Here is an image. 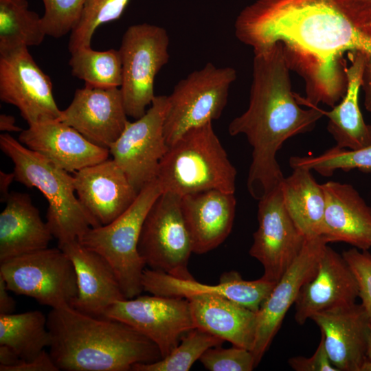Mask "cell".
Segmentation results:
<instances>
[{
	"instance_id": "74e56055",
	"label": "cell",
	"mask_w": 371,
	"mask_h": 371,
	"mask_svg": "<svg viewBox=\"0 0 371 371\" xmlns=\"http://www.w3.org/2000/svg\"><path fill=\"white\" fill-rule=\"evenodd\" d=\"M288 363L295 371H338L328 357L322 337L313 355L308 358L293 357L289 359Z\"/></svg>"
},
{
	"instance_id": "484cf974",
	"label": "cell",
	"mask_w": 371,
	"mask_h": 371,
	"mask_svg": "<svg viewBox=\"0 0 371 371\" xmlns=\"http://www.w3.org/2000/svg\"><path fill=\"white\" fill-rule=\"evenodd\" d=\"M187 299L196 328L233 346L252 350L257 328L256 312L219 296L198 295Z\"/></svg>"
},
{
	"instance_id": "f1b7e54d",
	"label": "cell",
	"mask_w": 371,
	"mask_h": 371,
	"mask_svg": "<svg viewBox=\"0 0 371 371\" xmlns=\"http://www.w3.org/2000/svg\"><path fill=\"white\" fill-rule=\"evenodd\" d=\"M47 317L38 311L0 315V344L12 348L23 361L38 355L51 344Z\"/></svg>"
},
{
	"instance_id": "d6986e66",
	"label": "cell",
	"mask_w": 371,
	"mask_h": 371,
	"mask_svg": "<svg viewBox=\"0 0 371 371\" xmlns=\"http://www.w3.org/2000/svg\"><path fill=\"white\" fill-rule=\"evenodd\" d=\"M276 284L262 278L245 280L236 271L225 273L216 285L205 284L194 278L180 279L150 269H145L142 276L144 290L153 295L183 298L198 295L219 296L256 313Z\"/></svg>"
},
{
	"instance_id": "7c38bea8",
	"label": "cell",
	"mask_w": 371,
	"mask_h": 371,
	"mask_svg": "<svg viewBox=\"0 0 371 371\" xmlns=\"http://www.w3.org/2000/svg\"><path fill=\"white\" fill-rule=\"evenodd\" d=\"M102 317L124 322L148 338L162 358L178 346L187 332L196 328L189 300L183 297L138 295L116 302Z\"/></svg>"
},
{
	"instance_id": "4fadbf2b",
	"label": "cell",
	"mask_w": 371,
	"mask_h": 371,
	"mask_svg": "<svg viewBox=\"0 0 371 371\" xmlns=\"http://www.w3.org/2000/svg\"><path fill=\"white\" fill-rule=\"evenodd\" d=\"M22 47L0 55V99L15 106L28 125L59 120L50 78Z\"/></svg>"
},
{
	"instance_id": "f6af8a7d",
	"label": "cell",
	"mask_w": 371,
	"mask_h": 371,
	"mask_svg": "<svg viewBox=\"0 0 371 371\" xmlns=\"http://www.w3.org/2000/svg\"><path fill=\"white\" fill-rule=\"evenodd\" d=\"M361 371H371V363L366 361Z\"/></svg>"
},
{
	"instance_id": "8d00e7d4",
	"label": "cell",
	"mask_w": 371,
	"mask_h": 371,
	"mask_svg": "<svg viewBox=\"0 0 371 371\" xmlns=\"http://www.w3.org/2000/svg\"><path fill=\"white\" fill-rule=\"evenodd\" d=\"M358 284L361 304L371 319V254L352 247L342 253Z\"/></svg>"
},
{
	"instance_id": "52a82bcc",
	"label": "cell",
	"mask_w": 371,
	"mask_h": 371,
	"mask_svg": "<svg viewBox=\"0 0 371 371\" xmlns=\"http://www.w3.org/2000/svg\"><path fill=\"white\" fill-rule=\"evenodd\" d=\"M236 79L234 68L207 63L179 81L168 95L164 119L168 146L189 129L218 120Z\"/></svg>"
},
{
	"instance_id": "ba28073f",
	"label": "cell",
	"mask_w": 371,
	"mask_h": 371,
	"mask_svg": "<svg viewBox=\"0 0 371 371\" xmlns=\"http://www.w3.org/2000/svg\"><path fill=\"white\" fill-rule=\"evenodd\" d=\"M169 44L167 31L153 24L132 25L123 34L119 49L122 67L120 89L128 116L137 120L151 104L155 76L170 58Z\"/></svg>"
},
{
	"instance_id": "ab89813d",
	"label": "cell",
	"mask_w": 371,
	"mask_h": 371,
	"mask_svg": "<svg viewBox=\"0 0 371 371\" xmlns=\"http://www.w3.org/2000/svg\"><path fill=\"white\" fill-rule=\"evenodd\" d=\"M9 291L4 279L0 276V315L12 314L15 310L16 302Z\"/></svg>"
},
{
	"instance_id": "ee69618b",
	"label": "cell",
	"mask_w": 371,
	"mask_h": 371,
	"mask_svg": "<svg viewBox=\"0 0 371 371\" xmlns=\"http://www.w3.org/2000/svg\"><path fill=\"white\" fill-rule=\"evenodd\" d=\"M366 358L367 361L371 363V320L369 324L367 336Z\"/></svg>"
},
{
	"instance_id": "e575fe53",
	"label": "cell",
	"mask_w": 371,
	"mask_h": 371,
	"mask_svg": "<svg viewBox=\"0 0 371 371\" xmlns=\"http://www.w3.org/2000/svg\"><path fill=\"white\" fill-rule=\"evenodd\" d=\"M41 24L46 36L56 38L71 32L79 23L87 0H42Z\"/></svg>"
},
{
	"instance_id": "7bdbcfd3",
	"label": "cell",
	"mask_w": 371,
	"mask_h": 371,
	"mask_svg": "<svg viewBox=\"0 0 371 371\" xmlns=\"http://www.w3.org/2000/svg\"><path fill=\"white\" fill-rule=\"evenodd\" d=\"M0 130L5 132H21V128L16 124L15 118L5 113L0 115Z\"/></svg>"
},
{
	"instance_id": "7a4b0ae2",
	"label": "cell",
	"mask_w": 371,
	"mask_h": 371,
	"mask_svg": "<svg viewBox=\"0 0 371 371\" xmlns=\"http://www.w3.org/2000/svg\"><path fill=\"white\" fill-rule=\"evenodd\" d=\"M254 54L249 106L229 123L228 132L245 135L252 147L247 187L258 201L284 178L276 159L284 142L312 131L324 115L318 106L303 109L297 102L280 42Z\"/></svg>"
},
{
	"instance_id": "d590c367",
	"label": "cell",
	"mask_w": 371,
	"mask_h": 371,
	"mask_svg": "<svg viewBox=\"0 0 371 371\" xmlns=\"http://www.w3.org/2000/svg\"><path fill=\"white\" fill-rule=\"evenodd\" d=\"M199 361L210 371H251L256 368L251 351L235 346L229 348L221 346L210 348Z\"/></svg>"
},
{
	"instance_id": "b9f144b4",
	"label": "cell",
	"mask_w": 371,
	"mask_h": 371,
	"mask_svg": "<svg viewBox=\"0 0 371 371\" xmlns=\"http://www.w3.org/2000/svg\"><path fill=\"white\" fill-rule=\"evenodd\" d=\"M15 181V177L14 172H5L4 171H0V200L1 202L5 203L7 199L10 192L9 187L11 183Z\"/></svg>"
},
{
	"instance_id": "d6a6232c",
	"label": "cell",
	"mask_w": 371,
	"mask_h": 371,
	"mask_svg": "<svg viewBox=\"0 0 371 371\" xmlns=\"http://www.w3.org/2000/svg\"><path fill=\"white\" fill-rule=\"evenodd\" d=\"M289 165L292 168L313 170L324 177L331 176L337 170L368 172L371 170V145L358 150H346L335 146L316 157H291Z\"/></svg>"
},
{
	"instance_id": "9a60e30c",
	"label": "cell",
	"mask_w": 371,
	"mask_h": 371,
	"mask_svg": "<svg viewBox=\"0 0 371 371\" xmlns=\"http://www.w3.org/2000/svg\"><path fill=\"white\" fill-rule=\"evenodd\" d=\"M328 243L322 237L307 239L299 256L276 282L257 312V328L251 350L256 367L279 330L302 286L314 274Z\"/></svg>"
},
{
	"instance_id": "5bb4252c",
	"label": "cell",
	"mask_w": 371,
	"mask_h": 371,
	"mask_svg": "<svg viewBox=\"0 0 371 371\" xmlns=\"http://www.w3.org/2000/svg\"><path fill=\"white\" fill-rule=\"evenodd\" d=\"M258 221L249 253L262 265V278L276 283L306 240L284 207L280 185L258 200Z\"/></svg>"
},
{
	"instance_id": "8fae6325",
	"label": "cell",
	"mask_w": 371,
	"mask_h": 371,
	"mask_svg": "<svg viewBox=\"0 0 371 371\" xmlns=\"http://www.w3.org/2000/svg\"><path fill=\"white\" fill-rule=\"evenodd\" d=\"M168 95H155L146 113L128 122L110 146L113 159L139 192L157 178L160 161L168 146L164 135Z\"/></svg>"
},
{
	"instance_id": "1f68e13d",
	"label": "cell",
	"mask_w": 371,
	"mask_h": 371,
	"mask_svg": "<svg viewBox=\"0 0 371 371\" xmlns=\"http://www.w3.org/2000/svg\"><path fill=\"white\" fill-rule=\"evenodd\" d=\"M223 341L199 328H194L181 339L178 346L166 357L148 363H136L133 371H188L209 348L222 346Z\"/></svg>"
},
{
	"instance_id": "44dd1931",
	"label": "cell",
	"mask_w": 371,
	"mask_h": 371,
	"mask_svg": "<svg viewBox=\"0 0 371 371\" xmlns=\"http://www.w3.org/2000/svg\"><path fill=\"white\" fill-rule=\"evenodd\" d=\"M19 141L67 171L76 172L109 159V148L96 145L58 120L29 126Z\"/></svg>"
},
{
	"instance_id": "30bf717a",
	"label": "cell",
	"mask_w": 371,
	"mask_h": 371,
	"mask_svg": "<svg viewBox=\"0 0 371 371\" xmlns=\"http://www.w3.org/2000/svg\"><path fill=\"white\" fill-rule=\"evenodd\" d=\"M181 199L169 192L159 196L144 221L138 251L149 269L188 280L194 278L188 268L193 250Z\"/></svg>"
},
{
	"instance_id": "e0dca14e",
	"label": "cell",
	"mask_w": 371,
	"mask_h": 371,
	"mask_svg": "<svg viewBox=\"0 0 371 371\" xmlns=\"http://www.w3.org/2000/svg\"><path fill=\"white\" fill-rule=\"evenodd\" d=\"M358 297V284L348 262L326 245L315 272L300 290L295 319L303 325L316 313L356 303Z\"/></svg>"
},
{
	"instance_id": "9c48e42d",
	"label": "cell",
	"mask_w": 371,
	"mask_h": 371,
	"mask_svg": "<svg viewBox=\"0 0 371 371\" xmlns=\"http://www.w3.org/2000/svg\"><path fill=\"white\" fill-rule=\"evenodd\" d=\"M0 276L10 291L56 308L77 296L74 265L59 248H45L0 262Z\"/></svg>"
},
{
	"instance_id": "6da1fadb",
	"label": "cell",
	"mask_w": 371,
	"mask_h": 371,
	"mask_svg": "<svg viewBox=\"0 0 371 371\" xmlns=\"http://www.w3.org/2000/svg\"><path fill=\"white\" fill-rule=\"evenodd\" d=\"M236 38L254 51L280 42L291 70L304 79L306 106L333 107L346 94L344 58L362 56L371 70V0H255L234 23Z\"/></svg>"
},
{
	"instance_id": "d4e9b609",
	"label": "cell",
	"mask_w": 371,
	"mask_h": 371,
	"mask_svg": "<svg viewBox=\"0 0 371 371\" xmlns=\"http://www.w3.org/2000/svg\"><path fill=\"white\" fill-rule=\"evenodd\" d=\"M0 214V262L48 247L53 236L29 194L10 192Z\"/></svg>"
},
{
	"instance_id": "cb8c5ba5",
	"label": "cell",
	"mask_w": 371,
	"mask_h": 371,
	"mask_svg": "<svg viewBox=\"0 0 371 371\" xmlns=\"http://www.w3.org/2000/svg\"><path fill=\"white\" fill-rule=\"evenodd\" d=\"M325 212L321 236L328 243L344 242L361 250L371 247V207L348 183L322 184Z\"/></svg>"
},
{
	"instance_id": "836d02e7",
	"label": "cell",
	"mask_w": 371,
	"mask_h": 371,
	"mask_svg": "<svg viewBox=\"0 0 371 371\" xmlns=\"http://www.w3.org/2000/svg\"><path fill=\"white\" fill-rule=\"evenodd\" d=\"M129 0H87L80 21L70 34L68 49L91 46L96 29L120 17Z\"/></svg>"
},
{
	"instance_id": "60d3db41",
	"label": "cell",
	"mask_w": 371,
	"mask_h": 371,
	"mask_svg": "<svg viewBox=\"0 0 371 371\" xmlns=\"http://www.w3.org/2000/svg\"><path fill=\"white\" fill-rule=\"evenodd\" d=\"M23 360L10 347L0 344V371L19 364Z\"/></svg>"
},
{
	"instance_id": "f546056e",
	"label": "cell",
	"mask_w": 371,
	"mask_h": 371,
	"mask_svg": "<svg viewBox=\"0 0 371 371\" xmlns=\"http://www.w3.org/2000/svg\"><path fill=\"white\" fill-rule=\"evenodd\" d=\"M45 36L41 17L28 9L27 0H0V55L39 45Z\"/></svg>"
},
{
	"instance_id": "4dcf8cb0",
	"label": "cell",
	"mask_w": 371,
	"mask_h": 371,
	"mask_svg": "<svg viewBox=\"0 0 371 371\" xmlns=\"http://www.w3.org/2000/svg\"><path fill=\"white\" fill-rule=\"evenodd\" d=\"M69 65L74 76L85 85L99 88L120 87L122 60L119 50L96 51L91 46L78 48L71 53Z\"/></svg>"
},
{
	"instance_id": "7402d4cb",
	"label": "cell",
	"mask_w": 371,
	"mask_h": 371,
	"mask_svg": "<svg viewBox=\"0 0 371 371\" xmlns=\"http://www.w3.org/2000/svg\"><path fill=\"white\" fill-rule=\"evenodd\" d=\"M71 261L76 274L78 294L70 305L78 311L102 317L116 302L127 299L107 260L78 240L58 244Z\"/></svg>"
},
{
	"instance_id": "603a6c76",
	"label": "cell",
	"mask_w": 371,
	"mask_h": 371,
	"mask_svg": "<svg viewBox=\"0 0 371 371\" xmlns=\"http://www.w3.org/2000/svg\"><path fill=\"white\" fill-rule=\"evenodd\" d=\"M181 205L193 253H207L229 235L236 214L234 193L209 190L188 194L181 196Z\"/></svg>"
},
{
	"instance_id": "ffe728a7",
	"label": "cell",
	"mask_w": 371,
	"mask_h": 371,
	"mask_svg": "<svg viewBox=\"0 0 371 371\" xmlns=\"http://www.w3.org/2000/svg\"><path fill=\"white\" fill-rule=\"evenodd\" d=\"M332 364L338 371H361L367 361V336L370 319L361 304L315 314Z\"/></svg>"
},
{
	"instance_id": "83f0119b",
	"label": "cell",
	"mask_w": 371,
	"mask_h": 371,
	"mask_svg": "<svg viewBox=\"0 0 371 371\" xmlns=\"http://www.w3.org/2000/svg\"><path fill=\"white\" fill-rule=\"evenodd\" d=\"M284 177L280 189L284 207L305 238L321 236L325 212V195L311 170L297 167Z\"/></svg>"
},
{
	"instance_id": "4316f807",
	"label": "cell",
	"mask_w": 371,
	"mask_h": 371,
	"mask_svg": "<svg viewBox=\"0 0 371 371\" xmlns=\"http://www.w3.org/2000/svg\"><path fill=\"white\" fill-rule=\"evenodd\" d=\"M347 58L350 64L346 68V94L331 110L321 111L328 118L327 130L336 146L358 150L371 145V125L364 121L359 104L364 61L359 54L349 53Z\"/></svg>"
},
{
	"instance_id": "5b68a950",
	"label": "cell",
	"mask_w": 371,
	"mask_h": 371,
	"mask_svg": "<svg viewBox=\"0 0 371 371\" xmlns=\"http://www.w3.org/2000/svg\"><path fill=\"white\" fill-rule=\"evenodd\" d=\"M236 175L209 122L189 129L168 146L157 179L163 192L182 196L209 190L234 193Z\"/></svg>"
},
{
	"instance_id": "3957f363",
	"label": "cell",
	"mask_w": 371,
	"mask_h": 371,
	"mask_svg": "<svg viewBox=\"0 0 371 371\" xmlns=\"http://www.w3.org/2000/svg\"><path fill=\"white\" fill-rule=\"evenodd\" d=\"M47 326L49 355L59 370L128 371L162 358L158 347L129 325L69 304L52 308Z\"/></svg>"
},
{
	"instance_id": "2e32d148",
	"label": "cell",
	"mask_w": 371,
	"mask_h": 371,
	"mask_svg": "<svg viewBox=\"0 0 371 371\" xmlns=\"http://www.w3.org/2000/svg\"><path fill=\"white\" fill-rule=\"evenodd\" d=\"M127 116L119 87L85 85L76 90L58 120L92 143L109 149L125 128Z\"/></svg>"
},
{
	"instance_id": "8992f818",
	"label": "cell",
	"mask_w": 371,
	"mask_h": 371,
	"mask_svg": "<svg viewBox=\"0 0 371 371\" xmlns=\"http://www.w3.org/2000/svg\"><path fill=\"white\" fill-rule=\"evenodd\" d=\"M163 192L157 179L146 185L131 206L111 223L89 228L78 241L100 254L113 269L127 299L144 291L142 276L146 264L138 251L145 218Z\"/></svg>"
},
{
	"instance_id": "277c9868",
	"label": "cell",
	"mask_w": 371,
	"mask_h": 371,
	"mask_svg": "<svg viewBox=\"0 0 371 371\" xmlns=\"http://www.w3.org/2000/svg\"><path fill=\"white\" fill-rule=\"evenodd\" d=\"M0 148L14 164L15 181L37 188L47 199L46 223L58 244L78 240L98 227L78 199L74 175L8 133L0 135Z\"/></svg>"
},
{
	"instance_id": "f35d334b",
	"label": "cell",
	"mask_w": 371,
	"mask_h": 371,
	"mask_svg": "<svg viewBox=\"0 0 371 371\" xmlns=\"http://www.w3.org/2000/svg\"><path fill=\"white\" fill-rule=\"evenodd\" d=\"M59 369L52 360L49 352L43 350L38 355L29 361L8 368L5 371H58Z\"/></svg>"
},
{
	"instance_id": "ac0fdd59",
	"label": "cell",
	"mask_w": 371,
	"mask_h": 371,
	"mask_svg": "<svg viewBox=\"0 0 371 371\" xmlns=\"http://www.w3.org/2000/svg\"><path fill=\"white\" fill-rule=\"evenodd\" d=\"M74 181L78 200L98 226L116 219L139 194L113 159L74 172Z\"/></svg>"
}]
</instances>
